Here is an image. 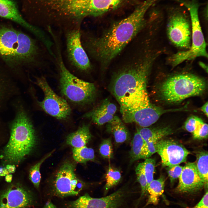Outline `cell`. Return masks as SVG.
I'll use <instances>...</instances> for the list:
<instances>
[{
  "instance_id": "484cf974",
  "label": "cell",
  "mask_w": 208,
  "mask_h": 208,
  "mask_svg": "<svg viewBox=\"0 0 208 208\" xmlns=\"http://www.w3.org/2000/svg\"><path fill=\"white\" fill-rule=\"evenodd\" d=\"M145 142L140 134L137 131L131 143L129 153L130 162L131 163L140 159L141 154Z\"/></svg>"
},
{
  "instance_id": "e575fe53",
  "label": "cell",
  "mask_w": 208,
  "mask_h": 208,
  "mask_svg": "<svg viewBox=\"0 0 208 208\" xmlns=\"http://www.w3.org/2000/svg\"><path fill=\"white\" fill-rule=\"evenodd\" d=\"M183 167L179 164L171 167H167V170L171 183L179 178L183 170Z\"/></svg>"
},
{
  "instance_id": "60d3db41",
  "label": "cell",
  "mask_w": 208,
  "mask_h": 208,
  "mask_svg": "<svg viewBox=\"0 0 208 208\" xmlns=\"http://www.w3.org/2000/svg\"><path fill=\"white\" fill-rule=\"evenodd\" d=\"M12 178V175L11 174H8L5 176V180L8 183L11 182Z\"/></svg>"
},
{
  "instance_id": "ac0fdd59",
  "label": "cell",
  "mask_w": 208,
  "mask_h": 208,
  "mask_svg": "<svg viewBox=\"0 0 208 208\" xmlns=\"http://www.w3.org/2000/svg\"><path fill=\"white\" fill-rule=\"evenodd\" d=\"M0 17L13 21L25 28L35 35L39 32L38 28L25 20L12 0H0Z\"/></svg>"
},
{
  "instance_id": "8fae6325",
  "label": "cell",
  "mask_w": 208,
  "mask_h": 208,
  "mask_svg": "<svg viewBox=\"0 0 208 208\" xmlns=\"http://www.w3.org/2000/svg\"><path fill=\"white\" fill-rule=\"evenodd\" d=\"M65 36L66 54L70 63L79 72H88L92 65L82 44L80 28L67 29Z\"/></svg>"
},
{
  "instance_id": "e0dca14e",
  "label": "cell",
  "mask_w": 208,
  "mask_h": 208,
  "mask_svg": "<svg viewBox=\"0 0 208 208\" xmlns=\"http://www.w3.org/2000/svg\"><path fill=\"white\" fill-rule=\"evenodd\" d=\"M117 109L114 104L106 99L94 109L85 113L82 117L90 120L98 125H102L113 118Z\"/></svg>"
},
{
  "instance_id": "5bb4252c",
  "label": "cell",
  "mask_w": 208,
  "mask_h": 208,
  "mask_svg": "<svg viewBox=\"0 0 208 208\" xmlns=\"http://www.w3.org/2000/svg\"><path fill=\"white\" fill-rule=\"evenodd\" d=\"M162 165L171 167L185 162L190 152L181 144L174 140L162 139L155 145Z\"/></svg>"
},
{
  "instance_id": "9c48e42d",
  "label": "cell",
  "mask_w": 208,
  "mask_h": 208,
  "mask_svg": "<svg viewBox=\"0 0 208 208\" xmlns=\"http://www.w3.org/2000/svg\"><path fill=\"white\" fill-rule=\"evenodd\" d=\"M36 84L42 90L44 98L38 101L39 106L47 113L59 120L68 117L71 109L66 100L57 95L51 88L43 76L37 78Z\"/></svg>"
},
{
  "instance_id": "d4e9b609",
  "label": "cell",
  "mask_w": 208,
  "mask_h": 208,
  "mask_svg": "<svg viewBox=\"0 0 208 208\" xmlns=\"http://www.w3.org/2000/svg\"><path fill=\"white\" fill-rule=\"evenodd\" d=\"M73 157L76 162L86 164L88 161H93L95 159L94 150L90 148L84 146L72 149Z\"/></svg>"
},
{
  "instance_id": "836d02e7",
  "label": "cell",
  "mask_w": 208,
  "mask_h": 208,
  "mask_svg": "<svg viewBox=\"0 0 208 208\" xmlns=\"http://www.w3.org/2000/svg\"><path fill=\"white\" fill-rule=\"evenodd\" d=\"M203 120L197 116H191L185 121L184 128L187 131L193 133L198 125Z\"/></svg>"
},
{
  "instance_id": "277c9868",
  "label": "cell",
  "mask_w": 208,
  "mask_h": 208,
  "mask_svg": "<svg viewBox=\"0 0 208 208\" xmlns=\"http://www.w3.org/2000/svg\"><path fill=\"white\" fill-rule=\"evenodd\" d=\"M10 129V137L4 150V157L9 162L18 163L30 153L36 141L33 125L23 107L16 110Z\"/></svg>"
},
{
  "instance_id": "7a4b0ae2",
  "label": "cell",
  "mask_w": 208,
  "mask_h": 208,
  "mask_svg": "<svg viewBox=\"0 0 208 208\" xmlns=\"http://www.w3.org/2000/svg\"><path fill=\"white\" fill-rule=\"evenodd\" d=\"M154 58L148 55L141 57L136 53L114 74L110 90L120 108H145L155 105L151 102L147 90Z\"/></svg>"
},
{
  "instance_id": "5b68a950",
  "label": "cell",
  "mask_w": 208,
  "mask_h": 208,
  "mask_svg": "<svg viewBox=\"0 0 208 208\" xmlns=\"http://www.w3.org/2000/svg\"><path fill=\"white\" fill-rule=\"evenodd\" d=\"M206 87L204 79L193 74L182 73L167 78L160 86L159 91L165 102L177 103L188 98L202 94Z\"/></svg>"
},
{
  "instance_id": "d6a6232c",
  "label": "cell",
  "mask_w": 208,
  "mask_h": 208,
  "mask_svg": "<svg viewBox=\"0 0 208 208\" xmlns=\"http://www.w3.org/2000/svg\"><path fill=\"white\" fill-rule=\"evenodd\" d=\"M208 133V125L203 120L198 125L192 133L194 139L201 140L207 138Z\"/></svg>"
},
{
  "instance_id": "cb8c5ba5",
  "label": "cell",
  "mask_w": 208,
  "mask_h": 208,
  "mask_svg": "<svg viewBox=\"0 0 208 208\" xmlns=\"http://www.w3.org/2000/svg\"><path fill=\"white\" fill-rule=\"evenodd\" d=\"M208 158L207 151L199 152L196 155V161L195 162L198 172L203 179L205 187L208 188Z\"/></svg>"
},
{
  "instance_id": "ffe728a7",
  "label": "cell",
  "mask_w": 208,
  "mask_h": 208,
  "mask_svg": "<svg viewBox=\"0 0 208 208\" xmlns=\"http://www.w3.org/2000/svg\"><path fill=\"white\" fill-rule=\"evenodd\" d=\"M92 137L89 126L83 125L76 131L69 134L66 139V143L73 148L85 146Z\"/></svg>"
},
{
  "instance_id": "30bf717a",
  "label": "cell",
  "mask_w": 208,
  "mask_h": 208,
  "mask_svg": "<svg viewBox=\"0 0 208 208\" xmlns=\"http://www.w3.org/2000/svg\"><path fill=\"white\" fill-rule=\"evenodd\" d=\"M171 12L167 25L169 38L176 46L189 49L191 46V30L187 15L180 9Z\"/></svg>"
},
{
  "instance_id": "44dd1931",
  "label": "cell",
  "mask_w": 208,
  "mask_h": 208,
  "mask_svg": "<svg viewBox=\"0 0 208 208\" xmlns=\"http://www.w3.org/2000/svg\"><path fill=\"white\" fill-rule=\"evenodd\" d=\"M140 127L137 129L145 142L159 141L173 133L172 129L169 126L157 128Z\"/></svg>"
},
{
  "instance_id": "6da1fadb",
  "label": "cell",
  "mask_w": 208,
  "mask_h": 208,
  "mask_svg": "<svg viewBox=\"0 0 208 208\" xmlns=\"http://www.w3.org/2000/svg\"><path fill=\"white\" fill-rule=\"evenodd\" d=\"M151 4L146 0L129 16L113 24L99 36L81 32V41L86 52L105 69L144 25V16Z\"/></svg>"
},
{
  "instance_id": "b9f144b4",
  "label": "cell",
  "mask_w": 208,
  "mask_h": 208,
  "mask_svg": "<svg viewBox=\"0 0 208 208\" xmlns=\"http://www.w3.org/2000/svg\"><path fill=\"white\" fill-rule=\"evenodd\" d=\"M200 65H201V66L204 69H205L207 72V67H206V66L205 64H204L203 63L201 62L200 63Z\"/></svg>"
},
{
  "instance_id": "3957f363",
  "label": "cell",
  "mask_w": 208,
  "mask_h": 208,
  "mask_svg": "<svg viewBox=\"0 0 208 208\" xmlns=\"http://www.w3.org/2000/svg\"><path fill=\"white\" fill-rule=\"evenodd\" d=\"M36 41L13 28L0 26V57L18 65L36 62L42 55Z\"/></svg>"
},
{
  "instance_id": "83f0119b",
  "label": "cell",
  "mask_w": 208,
  "mask_h": 208,
  "mask_svg": "<svg viewBox=\"0 0 208 208\" xmlns=\"http://www.w3.org/2000/svg\"><path fill=\"white\" fill-rule=\"evenodd\" d=\"M54 151L45 156L36 164L31 167L29 171V178L35 188L38 189L39 186L41 177L40 169L43 163L50 156Z\"/></svg>"
},
{
  "instance_id": "1f68e13d",
  "label": "cell",
  "mask_w": 208,
  "mask_h": 208,
  "mask_svg": "<svg viewBox=\"0 0 208 208\" xmlns=\"http://www.w3.org/2000/svg\"><path fill=\"white\" fill-rule=\"evenodd\" d=\"M158 141H151L145 142L141 154L140 159L149 158L156 152L155 145Z\"/></svg>"
},
{
  "instance_id": "2e32d148",
  "label": "cell",
  "mask_w": 208,
  "mask_h": 208,
  "mask_svg": "<svg viewBox=\"0 0 208 208\" xmlns=\"http://www.w3.org/2000/svg\"><path fill=\"white\" fill-rule=\"evenodd\" d=\"M177 191L182 193H196L205 187V183L195 162H189L183 167Z\"/></svg>"
},
{
  "instance_id": "4dcf8cb0",
  "label": "cell",
  "mask_w": 208,
  "mask_h": 208,
  "mask_svg": "<svg viewBox=\"0 0 208 208\" xmlns=\"http://www.w3.org/2000/svg\"><path fill=\"white\" fill-rule=\"evenodd\" d=\"M99 153L104 158L110 159L113 157V151L111 140L110 138L104 140L100 145Z\"/></svg>"
},
{
  "instance_id": "603a6c76",
  "label": "cell",
  "mask_w": 208,
  "mask_h": 208,
  "mask_svg": "<svg viewBox=\"0 0 208 208\" xmlns=\"http://www.w3.org/2000/svg\"><path fill=\"white\" fill-rule=\"evenodd\" d=\"M18 90L16 86L0 77V113L8 101L16 95Z\"/></svg>"
},
{
  "instance_id": "7402d4cb",
  "label": "cell",
  "mask_w": 208,
  "mask_h": 208,
  "mask_svg": "<svg viewBox=\"0 0 208 208\" xmlns=\"http://www.w3.org/2000/svg\"><path fill=\"white\" fill-rule=\"evenodd\" d=\"M165 181L164 178L161 176L157 179H153L148 185L147 192L149 196L146 205L157 204L159 197L164 192Z\"/></svg>"
},
{
  "instance_id": "d6986e66",
  "label": "cell",
  "mask_w": 208,
  "mask_h": 208,
  "mask_svg": "<svg viewBox=\"0 0 208 208\" xmlns=\"http://www.w3.org/2000/svg\"><path fill=\"white\" fill-rule=\"evenodd\" d=\"M106 131L114 136L115 142L117 144L123 143L130 138L129 132L122 121L117 116L107 123Z\"/></svg>"
},
{
  "instance_id": "8992f818",
  "label": "cell",
  "mask_w": 208,
  "mask_h": 208,
  "mask_svg": "<svg viewBox=\"0 0 208 208\" xmlns=\"http://www.w3.org/2000/svg\"><path fill=\"white\" fill-rule=\"evenodd\" d=\"M56 59L59 72L60 88L61 93L68 101L79 105L90 104L95 100L96 89L94 84L83 81L72 74L63 62L57 47Z\"/></svg>"
},
{
  "instance_id": "9a60e30c",
  "label": "cell",
  "mask_w": 208,
  "mask_h": 208,
  "mask_svg": "<svg viewBox=\"0 0 208 208\" xmlns=\"http://www.w3.org/2000/svg\"><path fill=\"white\" fill-rule=\"evenodd\" d=\"M177 111V109H164L156 106L146 108H120L125 122H134L140 127H149L156 122L164 113Z\"/></svg>"
},
{
  "instance_id": "f35d334b",
  "label": "cell",
  "mask_w": 208,
  "mask_h": 208,
  "mask_svg": "<svg viewBox=\"0 0 208 208\" xmlns=\"http://www.w3.org/2000/svg\"><path fill=\"white\" fill-rule=\"evenodd\" d=\"M208 102L205 103L201 107V110L207 117H208Z\"/></svg>"
},
{
  "instance_id": "ab89813d",
  "label": "cell",
  "mask_w": 208,
  "mask_h": 208,
  "mask_svg": "<svg viewBox=\"0 0 208 208\" xmlns=\"http://www.w3.org/2000/svg\"><path fill=\"white\" fill-rule=\"evenodd\" d=\"M41 208H57L55 205L50 201L47 202Z\"/></svg>"
},
{
  "instance_id": "ba28073f",
  "label": "cell",
  "mask_w": 208,
  "mask_h": 208,
  "mask_svg": "<svg viewBox=\"0 0 208 208\" xmlns=\"http://www.w3.org/2000/svg\"><path fill=\"white\" fill-rule=\"evenodd\" d=\"M132 192L127 187H122L107 196L99 198L91 197L88 194L67 204L68 208H122Z\"/></svg>"
},
{
  "instance_id": "8d00e7d4",
  "label": "cell",
  "mask_w": 208,
  "mask_h": 208,
  "mask_svg": "<svg viewBox=\"0 0 208 208\" xmlns=\"http://www.w3.org/2000/svg\"><path fill=\"white\" fill-rule=\"evenodd\" d=\"M9 173H14L16 170V168L14 165H8L5 167Z\"/></svg>"
},
{
  "instance_id": "4316f807",
  "label": "cell",
  "mask_w": 208,
  "mask_h": 208,
  "mask_svg": "<svg viewBox=\"0 0 208 208\" xmlns=\"http://www.w3.org/2000/svg\"><path fill=\"white\" fill-rule=\"evenodd\" d=\"M121 177L120 171L109 164L105 177L106 182L104 187L105 193H106L111 188L118 184Z\"/></svg>"
},
{
  "instance_id": "d590c367",
  "label": "cell",
  "mask_w": 208,
  "mask_h": 208,
  "mask_svg": "<svg viewBox=\"0 0 208 208\" xmlns=\"http://www.w3.org/2000/svg\"><path fill=\"white\" fill-rule=\"evenodd\" d=\"M205 194L199 202L192 208H208V194L207 190Z\"/></svg>"
},
{
  "instance_id": "f546056e",
  "label": "cell",
  "mask_w": 208,
  "mask_h": 208,
  "mask_svg": "<svg viewBox=\"0 0 208 208\" xmlns=\"http://www.w3.org/2000/svg\"><path fill=\"white\" fill-rule=\"evenodd\" d=\"M143 163V169L146 178L148 186L153 180L155 172V161L154 159L148 158Z\"/></svg>"
},
{
  "instance_id": "7c38bea8",
  "label": "cell",
  "mask_w": 208,
  "mask_h": 208,
  "mask_svg": "<svg viewBox=\"0 0 208 208\" xmlns=\"http://www.w3.org/2000/svg\"><path fill=\"white\" fill-rule=\"evenodd\" d=\"M75 166L70 162H66L57 172L54 187L55 194L61 197L78 194L84 187L83 183L77 177Z\"/></svg>"
},
{
  "instance_id": "74e56055",
  "label": "cell",
  "mask_w": 208,
  "mask_h": 208,
  "mask_svg": "<svg viewBox=\"0 0 208 208\" xmlns=\"http://www.w3.org/2000/svg\"><path fill=\"white\" fill-rule=\"evenodd\" d=\"M9 174L6 168L0 167V177L5 176Z\"/></svg>"
},
{
  "instance_id": "52a82bcc",
  "label": "cell",
  "mask_w": 208,
  "mask_h": 208,
  "mask_svg": "<svg viewBox=\"0 0 208 208\" xmlns=\"http://www.w3.org/2000/svg\"><path fill=\"white\" fill-rule=\"evenodd\" d=\"M189 12L192 28V44L187 51L179 52L171 58L172 63L176 66L186 60L197 57H207L206 43L200 26L198 15V6L194 2L185 3Z\"/></svg>"
},
{
  "instance_id": "f1b7e54d",
  "label": "cell",
  "mask_w": 208,
  "mask_h": 208,
  "mask_svg": "<svg viewBox=\"0 0 208 208\" xmlns=\"http://www.w3.org/2000/svg\"><path fill=\"white\" fill-rule=\"evenodd\" d=\"M135 172L137 181L141 187V198L147 193L148 187V184L143 169L142 162L139 164L135 168Z\"/></svg>"
},
{
  "instance_id": "4fadbf2b",
  "label": "cell",
  "mask_w": 208,
  "mask_h": 208,
  "mask_svg": "<svg viewBox=\"0 0 208 208\" xmlns=\"http://www.w3.org/2000/svg\"><path fill=\"white\" fill-rule=\"evenodd\" d=\"M36 203L32 192L19 183L0 190V208H30Z\"/></svg>"
}]
</instances>
